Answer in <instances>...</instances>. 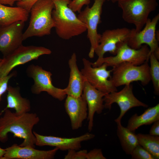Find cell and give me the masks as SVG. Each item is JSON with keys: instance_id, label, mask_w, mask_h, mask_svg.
<instances>
[{"instance_id": "obj_26", "label": "cell", "mask_w": 159, "mask_h": 159, "mask_svg": "<svg viewBox=\"0 0 159 159\" xmlns=\"http://www.w3.org/2000/svg\"><path fill=\"white\" fill-rule=\"evenodd\" d=\"M132 159H155L154 157L141 146L138 144L131 154Z\"/></svg>"}, {"instance_id": "obj_4", "label": "cell", "mask_w": 159, "mask_h": 159, "mask_svg": "<svg viewBox=\"0 0 159 159\" xmlns=\"http://www.w3.org/2000/svg\"><path fill=\"white\" fill-rule=\"evenodd\" d=\"M122 10V17L126 22L134 24L135 31L142 29L150 14L158 6L157 0H122L117 2Z\"/></svg>"}, {"instance_id": "obj_5", "label": "cell", "mask_w": 159, "mask_h": 159, "mask_svg": "<svg viewBox=\"0 0 159 159\" xmlns=\"http://www.w3.org/2000/svg\"><path fill=\"white\" fill-rule=\"evenodd\" d=\"M112 67V74L110 79L116 87L129 85L132 82L138 81L145 86L151 81L150 65L148 62L139 65L124 62Z\"/></svg>"}, {"instance_id": "obj_30", "label": "cell", "mask_w": 159, "mask_h": 159, "mask_svg": "<svg viewBox=\"0 0 159 159\" xmlns=\"http://www.w3.org/2000/svg\"><path fill=\"white\" fill-rule=\"evenodd\" d=\"M100 149L95 148L87 152V159H106Z\"/></svg>"}, {"instance_id": "obj_34", "label": "cell", "mask_w": 159, "mask_h": 159, "mask_svg": "<svg viewBox=\"0 0 159 159\" xmlns=\"http://www.w3.org/2000/svg\"><path fill=\"white\" fill-rule=\"evenodd\" d=\"M5 153V150L0 148V159H3Z\"/></svg>"}, {"instance_id": "obj_24", "label": "cell", "mask_w": 159, "mask_h": 159, "mask_svg": "<svg viewBox=\"0 0 159 159\" xmlns=\"http://www.w3.org/2000/svg\"><path fill=\"white\" fill-rule=\"evenodd\" d=\"M139 144L149 152L155 159L159 158V137L150 134H136Z\"/></svg>"}, {"instance_id": "obj_10", "label": "cell", "mask_w": 159, "mask_h": 159, "mask_svg": "<svg viewBox=\"0 0 159 159\" xmlns=\"http://www.w3.org/2000/svg\"><path fill=\"white\" fill-rule=\"evenodd\" d=\"M82 61L83 67L81 71L85 80L106 94L117 91V87L110 79L112 70H107L105 63L94 67L91 62L86 59L83 58Z\"/></svg>"}, {"instance_id": "obj_31", "label": "cell", "mask_w": 159, "mask_h": 159, "mask_svg": "<svg viewBox=\"0 0 159 159\" xmlns=\"http://www.w3.org/2000/svg\"><path fill=\"white\" fill-rule=\"evenodd\" d=\"M39 0H20L16 2L17 6L21 7L29 13L33 6Z\"/></svg>"}, {"instance_id": "obj_32", "label": "cell", "mask_w": 159, "mask_h": 159, "mask_svg": "<svg viewBox=\"0 0 159 159\" xmlns=\"http://www.w3.org/2000/svg\"><path fill=\"white\" fill-rule=\"evenodd\" d=\"M149 131V134L154 136L159 135V120L153 123Z\"/></svg>"}, {"instance_id": "obj_33", "label": "cell", "mask_w": 159, "mask_h": 159, "mask_svg": "<svg viewBox=\"0 0 159 159\" xmlns=\"http://www.w3.org/2000/svg\"><path fill=\"white\" fill-rule=\"evenodd\" d=\"M20 0H0V3L4 5H7L12 6L14 3Z\"/></svg>"}, {"instance_id": "obj_2", "label": "cell", "mask_w": 159, "mask_h": 159, "mask_svg": "<svg viewBox=\"0 0 159 159\" xmlns=\"http://www.w3.org/2000/svg\"><path fill=\"white\" fill-rule=\"evenodd\" d=\"M54 5L52 17L57 36L64 40L80 35L87 31L85 25L68 6L69 0H52Z\"/></svg>"}, {"instance_id": "obj_35", "label": "cell", "mask_w": 159, "mask_h": 159, "mask_svg": "<svg viewBox=\"0 0 159 159\" xmlns=\"http://www.w3.org/2000/svg\"><path fill=\"white\" fill-rule=\"evenodd\" d=\"M108 1H110L113 3L117 2L118 1L122 0H106Z\"/></svg>"}, {"instance_id": "obj_23", "label": "cell", "mask_w": 159, "mask_h": 159, "mask_svg": "<svg viewBox=\"0 0 159 159\" xmlns=\"http://www.w3.org/2000/svg\"><path fill=\"white\" fill-rule=\"evenodd\" d=\"M117 125V135L123 150L127 154H130L135 147L139 144L136 134L127 127L122 126L121 122Z\"/></svg>"}, {"instance_id": "obj_22", "label": "cell", "mask_w": 159, "mask_h": 159, "mask_svg": "<svg viewBox=\"0 0 159 159\" xmlns=\"http://www.w3.org/2000/svg\"><path fill=\"white\" fill-rule=\"evenodd\" d=\"M29 13L21 7L7 6L0 3V26L20 21L25 22L28 19Z\"/></svg>"}, {"instance_id": "obj_11", "label": "cell", "mask_w": 159, "mask_h": 159, "mask_svg": "<svg viewBox=\"0 0 159 159\" xmlns=\"http://www.w3.org/2000/svg\"><path fill=\"white\" fill-rule=\"evenodd\" d=\"M159 20V14L155 16L152 19L148 18L144 28L138 32L133 29L130 37L127 42L131 48L138 49L143 44L147 45L150 49V54L153 53L159 59V40L156 35V26Z\"/></svg>"}, {"instance_id": "obj_7", "label": "cell", "mask_w": 159, "mask_h": 159, "mask_svg": "<svg viewBox=\"0 0 159 159\" xmlns=\"http://www.w3.org/2000/svg\"><path fill=\"white\" fill-rule=\"evenodd\" d=\"M106 0H94L91 7L89 5L81 10L77 16L79 20L86 26L87 37L90 44L88 56L94 57L95 51L98 46L101 34L97 32L98 25L101 22L103 6Z\"/></svg>"}, {"instance_id": "obj_37", "label": "cell", "mask_w": 159, "mask_h": 159, "mask_svg": "<svg viewBox=\"0 0 159 159\" xmlns=\"http://www.w3.org/2000/svg\"><path fill=\"white\" fill-rule=\"evenodd\" d=\"M3 60V59H1L0 58V63Z\"/></svg>"}, {"instance_id": "obj_15", "label": "cell", "mask_w": 159, "mask_h": 159, "mask_svg": "<svg viewBox=\"0 0 159 159\" xmlns=\"http://www.w3.org/2000/svg\"><path fill=\"white\" fill-rule=\"evenodd\" d=\"M33 133L36 138L35 145L54 147L63 151L72 149L79 150L81 147L82 142L91 140L95 137L94 134L89 133L72 138L43 135L35 131H33Z\"/></svg>"}, {"instance_id": "obj_36", "label": "cell", "mask_w": 159, "mask_h": 159, "mask_svg": "<svg viewBox=\"0 0 159 159\" xmlns=\"http://www.w3.org/2000/svg\"><path fill=\"white\" fill-rule=\"evenodd\" d=\"M4 59L3 58V60H2V61L0 63V69L1 68V67L3 62H4Z\"/></svg>"}, {"instance_id": "obj_12", "label": "cell", "mask_w": 159, "mask_h": 159, "mask_svg": "<svg viewBox=\"0 0 159 159\" xmlns=\"http://www.w3.org/2000/svg\"><path fill=\"white\" fill-rule=\"evenodd\" d=\"M104 108L110 110L112 105L117 103L120 109L119 116L115 121L116 123L121 122L125 113L130 109L135 107H147L146 104L138 100L134 96L133 87L131 84L125 85L120 91H114L106 94L103 97Z\"/></svg>"}, {"instance_id": "obj_25", "label": "cell", "mask_w": 159, "mask_h": 159, "mask_svg": "<svg viewBox=\"0 0 159 159\" xmlns=\"http://www.w3.org/2000/svg\"><path fill=\"white\" fill-rule=\"evenodd\" d=\"M150 65L149 71L152 81L154 93L157 95L159 94V62L154 54H150L149 57Z\"/></svg>"}, {"instance_id": "obj_14", "label": "cell", "mask_w": 159, "mask_h": 159, "mask_svg": "<svg viewBox=\"0 0 159 159\" xmlns=\"http://www.w3.org/2000/svg\"><path fill=\"white\" fill-rule=\"evenodd\" d=\"M25 22L20 21L0 26V52L4 57L22 45Z\"/></svg>"}, {"instance_id": "obj_13", "label": "cell", "mask_w": 159, "mask_h": 159, "mask_svg": "<svg viewBox=\"0 0 159 159\" xmlns=\"http://www.w3.org/2000/svg\"><path fill=\"white\" fill-rule=\"evenodd\" d=\"M132 29L126 27L107 29L101 34L99 44L95 53L97 56V60L104 57L107 52L115 55L116 53L117 44L121 42H127L130 37Z\"/></svg>"}, {"instance_id": "obj_20", "label": "cell", "mask_w": 159, "mask_h": 159, "mask_svg": "<svg viewBox=\"0 0 159 159\" xmlns=\"http://www.w3.org/2000/svg\"><path fill=\"white\" fill-rule=\"evenodd\" d=\"M7 91V105L4 110L13 109L15 110V112L18 114L29 112L30 111V101L21 96L19 87L8 86Z\"/></svg>"}, {"instance_id": "obj_39", "label": "cell", "mask_w": 159, "mask_h": 159, "mask_svg": "<svg viewBox=\"0 0 159 159\" xmlns=\"http://www.w3.org/2000/svg\"><path fill=\"white\" fill-rule=\"evenodd\" d=\"M0 115H1V114H0Z\"/></svg>"}, {"instance_id": "obj_19", "label": "cell", "mask_w": 159, "mask_h": 159, "mask_svg": "<svg viewBox=\"0 0 159 159\" xmlns=\"http://www.w3.org/2000/svg\"><path fill=\"white\" fill-rule=\"evenodd\" d=\"M77 61L76 54L74 53L68 61L70 69L69 83L67 87L64 88L67 95L75 97H79L82 95L85 80L81 71L78 69Z\"/></svg>"}, {"instance_id": "obj_27", "label": "cell", "mask_w": 159, "mask_h": 159, "mask_svg": "<svg viewBox=\"0 0 159 159\" xmlns=\"http://www.w3.org/2000/svg\"><path fill=\"white\" fill-rule=\"evenodd\" d=\"M75 150H70L64 156V159H87L88 152L86 150L77 151Z\"/></svg>"}, {"instance_id": "obj_16", "label": "cell", "mask_w": 159, "mask_h": 159, "mask_svg": "<svg viewBox=\"0 0 159 159\" xmlns=\"http://www.w3.org/2000/svg\"><path fill=\"white\" fill-rule=\"evenodd\" d=\"M64 107L69 118L72 129L76 130L81 127L88 116L87 104L82 94L78 97L67 95Z\"/></svg>"}, {"instance_id": "obj_28", "label": "cell", "mask_w": 159, "mask_h": 159, "mask_svg": "<svg viewBox=\"0 0 159 159\" xmlns=\"http://www.w3.org/2000/svg\"><path fill=\"white\" fill-rule=\"evenodd\" d=\"M16 74V72L14 71L7 76L0 77V103L1 100L2 95L7 91L9 80Z\"/></svg>"}, {"instance_id": "obj_8", "label": "cell", "mask_w": 159, "mask_h": 159, "mask_svg": "<svg viewBox=\"0 0 159 159\" xmlns=\"http://www.w3.org/2000/svg\"><path fill=\"white\" fill-rule=\"evenodd\" d=\"M51 53L50 49L43 47L22 45L4 57V62L0 69V77L7 75L17 66L37 59L42 55H49Z\"/></svg>"}, {"instance_id": "obj_38", "label": "cell", "mask_w": 159, "mask_h": 159, "mask_svg": "<svg viewBox=\"0 0 159 159\" xmlns=\"http://www.w3.org/2000/svg\"><path fill=\"white\" fill-rule=\"evenodd\" d=\"M69 0V1H71L72 0Z\"/></svg>"}, {"instance_id": "obj_18", "label": "cell", "mask_w": 159, "mask_h": 159, "mask_svg": "<svg viewBox=\"0 0 159 159\" xmlns=\"http://www.w3.org/2000/svg\"><path fill=\"white\" fill-rule=\"evenodd\" d=\"M82 95L87 104L88 129L89 131H91L93 126L95 113L101 114L104 108L103 97L106 94L97 89L85 80L83 85Z\"/></svg>"}, {"instance_id": "obj_29", "label": "cell", "mask_w": 159, "mask_h": 159, "mask_svg": "<svg viewBox=\"0 0 159 159\" xmlns=\"http://www.w3.org/2000/svg\"><path fill=\"white\" fill-rule=\"evenodd\" d=\"M90 0H72L68 4L69 7L74 12H80L84 5H88Z\"/></svg>"}, {"instance_id": "obj_9", "label": "cell", "mask_w": 159, "mask_h": 159, "mask_svg": "<svg viewBox=\"0 0 159 159\" xmlns=\"http://www.w3.org/2000/svg\"><path fill=\"white\" fill-rule=\"evenodd\" d=\"M27 75L33 79L34 84L31 88L32 92L38 95L46 92L53 98L62 101L66 97L64 89L57 88L52 83V74L49 71L43 69L39 65L31 64L26 69Z\"/></svg>"}, {"instance_id": "obj_17", "label": "cell", "mask_w": 159, "mask_h": 159, "mask_svg": "<svg viewBox=\"0 0 159 159\" xmlns=\"http://www.w3.org/2000/svg\"><path fill=\"white\" fill-rule=\"evenodd\" d=\"M3 159H52L58 149L44 150L35 149L29 146H21L14 144L5 149Z\"/></svg>"}, {"instance_id": "obj_6", "label": "cell", "mask_w": 159, "mask_h": 159, "mask_svg": "<svg viewBox=\"0 0 159 159\" xmlns=\"http://www.w3.org/2000/svg\"><path fill=\"white\" fill-rule=\"evenodd\" d=\"M150 54V48L147 45L135 49L130 47L126 42H122L117 44L116 53L114 56L103 57L91 62V64L94 67L105 63L107 67H112L122 62H128L139 65L148 62Z\"/></svg>"}, {"instance_id": "obj_21", "label": "cell", "mask_w": 159, "mask_h": 159, "mask_svg": "<svg viewBox=\"0 0 159 159\" xmlns=\"http://www.w3.org/2000/svg\"><path fill=\"white\" fill-rule=\"evenodd\" d=\"M159 120V104L148 108L141 115L137 113L132 115L129 119L126 127L130 130L134 132L140 127L144 125H150Z\"/></svg>"}, {"instance_id": "obj_1", "label": "cell", "mask_w": 159, "mask_h": 159, "mask_svg": "<svg viewBox=\"0 0 159 159\" xmlns=\"http://www.w3.org/2000/svg\"><path fill=\"white\" fill-rule=\"evenodd\" d=\"M4 115L0 117V141L3 143L8 140V134L11 133L14 137L23 139L19 145L35 148L36 138L32 129L39 122L40 119L34 113L18 114L8 109L4 110Z\"/></svg>"}, {"instance_id": "obj_3", "label": "cell", "mask_w": 159, "mask_h": 159, "mask_svg": "<svg viewBox=\"0 0 159 159\" xmlns=\"http://www.w3.org/2000/svg\"><path fill=\"white\" fill-rule=\"evenodd\" d=\"M54 5L52 0H39L32 7L29 25L23 32L24 40L33 37L49 35L54 24L52 17Z\"/></svg>"}]
</instances>
